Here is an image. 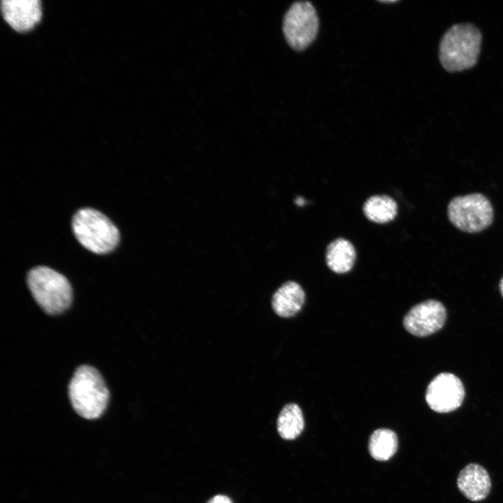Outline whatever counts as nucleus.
<instances>
[{
    "instance_id": "obj_1",
    "label": "nucleus",
    "mask_w": 503,
    "mask_h": 503,
    "mask_svg": "<svg viewBox=\"0 0 503 503\" xmlns=\"http://www.w3.org/2000/svg\"><path fill=\"white\" fill-rule=\"evenodd\" d=\"M68 391L73 408L84 418H97L106 409L109 391L101 374L90 365L77 368Z\"/></svg>"
},
{
    "instance_id": "obj_2",
    "label": "nucleus",
    "mask_w": 503,
    "mask_h": 503,
    "mask_svg": "<svg viewBox=\"0 0 503 503\" xmlns=\"http://www.w3.org/2000/svg\"><path fill=\"white\" fill-rule=\"evenodd\" d=\"M481 43L479 31L469 24L453 26L442 37L439 57L449 71H460L472 67L476 62Z\"/></svg>"
},
{
    "instance_id": "obj_3",
    "label": "nucleus",
    "mask_w": 503,
    "mask_h": 503,
    "mask_svg": "<svg viewBox=\"0 0 503 503\" xmlns=\"http://www.w3.org/2000/svg\"><path fill=\"white\" fill-rule=\"evenodd\" d=\"M27 284L36 302L48 314H61L71 304V284L62 274L52 268H32L27 275Z\"/></svg>"
},
{
    "instance_id": "obj_4",
    "label": "nucleus",
    "mask_w": 503,
    "mask_h": 503,
    "mask_svg": "<svg viewBox=\"0 0 503 503\" xmlns=\"http://www.w3.org/2000/svg\"><path fill=\"white\" fill-rule=\"evenodd\" d=\"M72 229L78 241L97 254L112 252L119 240L116 226L103 213L89 207L81 208L74 214Z\"/></svg>"
},
{
    "instance_id": "obj_5",
    "label": "nucleus",
    "mask_w": 503,
    "mask_h": 503,
    "mask_svg": "<svg viewBox=\"0 0 503 503\" xmlns=\"http://www.w3.org/2000/svg\"><path fill=\"white\" fill-rule=\"evenodd\" d=\"M450 221L458 229L476 233L488 228L493 219V210L488 199L481 194L453 198L448 205Z\"/></svg>"
},
{
    "instance_id": "obj_6",
    "label": "nucleus",
    "mask_w": 503,
    "mask_h": 503,
    "mask_svg": "<svg viewBox=\"0 0 503 503\" xmlns=\"http://www.w3.org/2000/svg\"><path fill=\"white\" fill-rule=\"evenodd\" d=\"M319 29L316 11L309 1L293 3L284 15L282 30L293 50H303L316 38Z\"/></svg>"
},
{
    "instance_id": "obj_7",
    "label": "nucleus",
    "mask_w": 503,
    "mask_h": 503,
    "mask_svg": "<svg viewBox=\"0 0 503 503\" xmlns=\"http://www.w3.org/2000/svg\"><path fill=\"white\" fill-rule=\"evenodd\" d=\"M465 397L462 381L455 375L444 372L429 384L425 393L427 404L438 413H449L458 408Z\"/></svg>"
},
{
    "instance_id": "obj_8",
    "label": "nucleus",
    "mask_w": 503,
    "mask_h": 503,
    "mask_svg": "<svg viewBox=\"0 0 503 503\" xmlns=\"http://www.w3.org/2000/svg\"><path fill=\"white\" fill-rule=\"evenodd\" d=\"M446 319L444 306L435 300H428L414 306L404 316L403 326L417 337L430 335L441 329Z\"/></svg>"
},
{
    "instance_id": "obj_9",
    "label": "nucleus",
    "mask_w": 503,
    "mask_h": 503,
    "mask_svg": "<svg viewBox=\"0 0 503 503\" xmlns=\"http://www.w3.org/2000/svg\"><path fill=\"white\" fill-rule=\"evenodd\" d=\"M1 11L6 22L19 32L33 29L42 15L38 0H3L1 1Z\"/></svg>"
},
{
    "instance_id": "obj_10",
    "label": "nucleus",
    "mask_w": 503,
    "mask_h": 503,
    "mask_svg": "<svg viewBox=\"0 0 503 503\" xmlns=\"http://www.w3.org/2000/svg\"><path fill=\"white\" fill-rule=\"evenodd\" d=\"M457 486L466 498L473 502H479L488 495L491 481L488 472L483 466L477 463H470L459 473Z\"/></svg>"
},
{
    "instance_id": "obj_11",
    "label": "nucleus",
    "mask_w": 503,
    "mask_h": 503,
    "mask_svg": "<svg viewBox=\"0 0 503 503\" xmlns=\"http://www.w3.org/2000/svg\"><path fill=\"white\" fill-rule=\"evenodd\" d=\"M305 293L298 283L288 281L283 284L274 293L272 307L279 316L289 318L296 315L302 308Z\"/></svg>"
},
{
    "instance_id": "obj_12",
    "label": "nucleus",
    "mask_w": 503,
    "mask_h": 503,
    "mask_svg": "<svg viewBox=\"0 0 503 503\" xmlns=\"http://www.w3.org/2000/svg\"><path fill=\"white\" fill-rule=\"evenodd\" d=\"M356 258L353 245L344 238L333 240L326 249V264L332 271L338 274L349 272L353 266Z\"/></svg>"
},
{
    "instance_id": "obj_13",
    "label": "nucleus",
    "mask_w": 503,
    "mask_h": 503,
    "mask_svg": "<svg viewBox=\"0 0 503 503\" xmlns=\"http://www.w3.org/2000/svg\"><path fill=\"white\" fill-rule=\"evenodd\" d=\"M304 426L305 421L300 407L295 403L286 404L277 421L279 436L286 440L295 439L302 433Z\"/></svg>"
},
{
    "instance_id": "obj_14",
    "label": "nucleus",
    "mask_w": 503,
    "mask_h": 503,
    "mask_svg": "<svg viewBox=\"0 0 503 503\" xmlns=\"http://www.w3.org/2000/svg\"><path fill=\"white\" fill-rule=\"evenodd\" d=\"M398 446L397 435L394 431L388 428L375 430L369 439V453L374 460L378 461H386L391 458L396 453Z\"/></svg>"
},
{
    "instance_id": "obj_15",
    "label": "nucleus",
    "mask_w": 503,
    "mask_h": 503,
    "mask_svg": "<svg viewBox=\"0 0 503 503\" xmlns=\"http://www.w3.org/2000/svg\"><path fill=\"white\" fill-rule=\"evenodd\" d=\"M363 212L369 220L374 223L385 224L396 217L398 205L395 201L389 196H372L364 203Z\"/></svg>"
},
{
    "instance_id": "obj_16",
    "label": "nucleus",
    "mask_w": 503,
    "mask_h": 503,
    "mask_svg": "<svg viewBox=\"0 0 503 503\" xmlns=\"http://www.w3.org/2000/svg\"><path fill=\"white\" fill-rule=\"evenodd\" d=\"M207 503H233V502L226 495H217L212 497Z\"/></svg>"
},
{
    "instance_id": "obj_17",
    "label": "nucleus",
    "mask_w": 503,
    "mask_h": 503,
    "mask_svg": "<svg viewBox=\"0 0 503 503\" xmlns=\"http://www.w3.org/2000/svg\"><path fill=\"white\" fill-rule=\"evenodd\" d=\"M296 203L298 205H302L305 203V201L302 198H298L296 200Z\"/></svg>"
},
{
    "instance_id": "obj_18",
    "label": "nucleus",
    "mask_w": 503,
    "mask_h": 503,
    "mask_svg": "<svg viewBox=\"0 0 503 503\" xmlns=\"http://www.w3.org/2000/svg\"><path fill=\"white\" fill-rule=\"evenodd\" d=\"M500 289L501 294L503 297V277L501 279L500 283Z\"/></svg>"
},
{
    "instance_id": "obj_19",
    "label": "nucleus",
    "mask_w": 503,
    "mask_h": 503,
    "mask_svg": "<svg viewBox=\"0 0 503 503\" xmlns=\"http://www.w3.org/2000/svg\"><path fill=\"white\" fill-rule=\"evenodd\" d=\"M381 1L382 3H395V2H396V1H392V0L391 1Z\"/></svg>"
}]
</instances>
